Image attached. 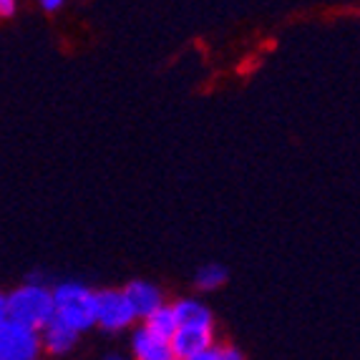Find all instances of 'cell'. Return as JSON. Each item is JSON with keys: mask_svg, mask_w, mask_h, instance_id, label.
<instances>
[{"mask_svg": "<svg viewBox=\"0 0 360 360\" xmlns=\"http://www.w3.org/2000/svg\"><path fill=\"white\" fill-rule=\"evenodd\" d=\"M6 297H8V318L20 325H28V328H33L38 333L56 318L53 292L41 280H28V283L6 292Z\"/></svg>", "mask_w": 360, "mask_h": 360, "instance_id": "6da1fadb", "label": "cell"}, {"mask_svg": "<svg viewBox=\"0 0 360 360\" xmlns=\"http://www.w3.org/2000/svg\"><path fill=\"white\" fill-rule=\"evenodd\" d=\"M141 323H144L146 328H151L154 333H159L162 338H167V340H172V335H174V330H176L174 310H172V305H169V302L164 307H159L154 315H149L146 320H141Z\"/></svg>", "mask_w": 360, "mask_h": 360, "instance_id": "8fae6325", "label": "cell"}, {"mask_svg": "<svg viewBox=\"0 0 360 360\" xmlns=\"http://www.w3.org/2000/svg\"><path fill=\"white\" fill-rule=\"evenodd\" d=\"M101 360H134V358L129 353H124V350H108Z\"/></svg>", "mask_w": 360, "mask_h": 360, "instance_id": "2e32d148", "label": "cell"}, {"mask_svg": "<svg viewBox=\"0 0 360 360\" xmlns=\"http://www.w3.org/2000/svg\"><path fill=\"white\" fill-rule=\"evenodd\" d=\"M121 290H124V295H127L129 302H131L139 323L146 320L149 315H154L159 307L167 305V295H164V290L156 283H151V280H129Z\"/></svg>", "mask_w": 360, "mask_h": 360, "instance_id": "52a82bcc", "label": "cell"}, {"mask_svg": "<svg viewBox=\"0 0 360 360\" xmlns=\"http://www.w3.org/2000/svg\"><path fill=\"white\" fill-rule=\"evenodd\" d=\"M78 340H81V333H76L71 325H66L58 318H53L41 330L43 353L51 355V358H66V355H71L76 350Z\"/></svg>", "mask_w": 360, "mask_h": 360, "instance_id": "ba28073f", "label": "cell"}, {"mask_svg": "<svg viewBox=\"0 0 360 360\" xmlns=\"http://www.w3.org/2000/svg\"><path fill=\"white\" fill-rule=\"evenodd\" d=\"M129 355L134 360H174L172 342L146 328L144 323H136L129 330Z\"/></svg>", "mask_w": 360, "mask_h": 360, "instance_id": "5b68a950", "label": "cell"}, {"mask_svg": "<svg viewBox=\"0 0 360 360\" xmlns=\"http://www.w3.org/2000/svg\"><path fill=\"white\" fill-rule=\"evenodd\" d=\"M6 320H11L8 318V297L6 292H0V325L6 323Z\"/></svg>", "mask_w": 360, "mask_h": 360, "instance_id": "e0dca14e", "label": "cell"}, {"mask_svg": "<svg viewBox=\"0 0 360 360\" xmlns=\"http://www.w3.org/2000/svg\"><path fill=\"white\" fill-rule=\"evenodd\" d=\"M18 11V0H0V18H13Z\"/></svg>", "mask_w": 360, "mask_h": 360, "instance_id": "4fadbf2b", "label": "cell"}, {"mask_svg": "<svg viewBox=\"0 0 360 360\" xmlns=\"http://www.w3.org/2000/svg\"><path fill=\"white\" fill-rule=\"evenodd\" d=\"M174 310L176 325H199V328H217L214 312L212 307L202 300V295H186V297H176L174 302H169Z\"/></svg>", "mask_w": 360, "mask_h": 360, "instance_id": "9c48e42d", "label": "cell"}, {"mask_svg": "<svg viewBox=\"0 0 360 360\" xmlns=\"http://www.w3.org/2000/svg\"><path fill=\"white\" fill-rule=\"evenodd\" d=\"M172 353L174 360H189L192 355L212 348L217 340V328H199V325H176L172 335Z\"/></svg>", "mask_w": 360, "mask_h": 360, "instance_id": "8992f818", "label": "cell"}, {"mask_svg": "<svg viewBox=\"0 0 360 360\" xmlns=\"http://www.w3.org/2000/svg\"><path fill=\"white\" fill-rule=\"evenodd\" d=\"M139 323L131 302L121 288L96 290V328L108 335L129 333Z\"/></svg>", "mask_w": 360, "mask_h": 360, "instance_id": "3957f363", "label": "cell"}, {"mask_svg": "<svg viewBox=\"0 0 360 360\" xmlns=\"http://www.w3.org/2000/svg\"><path fill=\"white\" fill-rule=\"evenodd\" d=\"M38 6H41L46 13H58L60 8L66 6V0H38Z\"/></svg>", "mask_w": 360, "mask_h": 360, "instance_id": "5bb4252c", "label": "cell"}, {"mask_svg": "<svg viewBox=\"0 0 360 360\" xmlns=\"http://www.w3.org/2000/svg\"><path fill=\"white\" fill-rule=\"evenodd\" d=\"M222 360H247V358H245V353H242L240 348H234V345H224Z\"/></svg>", "mask_w": 360, "mask_h": 360, "instance_id": "9a60e30c", "label": "cell"}, {"mask_svg": "<svg viewBox=\"0 0 360 360\" xmlns=\"http://www.w3.org/2000/svg\"><path fill=\"white\" fill-rule=\"evenodd\" d=\"M222 350H224L222 342H214L212 348H207V350H202V353L192 355L189 360H222Z\"/></svg>", "mask_w": 360, "mask_h": 360, "instance_id": "7c38bea8", "label": "cell"}, {"mask_svg": "<svg viewBox=\"0 0 360 360\" xmlns=\"http://www.w3.org/2000/svg\"><path fill=\"white\" fill-rule=\"evenodd\" d=\"M229 280V270L224 264L219 262H205L199 264L197 272L192 277V285L197 290V295H210L217 292V290H222Z\"/></svg>", "mask_w": 360, "mask_h": 360, "instance_id": "30bf717a", "label": "cell"}, {"mask_svg": "<svg viewBox=\"0 0 360 360\" xmlns=\"http://www.w3.org/2000/svg\"><path fill=\"white\" fill-rule=\"evenodd\" d=\"M56 318L71 325L76 333H89L96 328V290L78 280H63L51 288Z\"/></svg>", "mask_w": 360, "mask_h": 360, "instance_id": "7a4b0ae2", "label": "cell"}, {"mask_svg": "<svg viewBox=\"0 0 360 360\" xmlns=\"http://www.w3.org/2000/svg\"><path fill=\"white\" fill-rule=\"evenodd\" d=\"M41 355L43 345L38 330L15 320L0 325V360H41Z\"/></svg>", "mask_w": 360, "mask_h": 360, "instance_id": "277c9868", "label": "cell"}]
</instances>
